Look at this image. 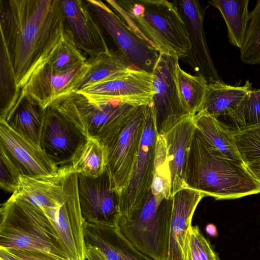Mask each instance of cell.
<instances>
[{
  "instance_id": "obj_1",
  "label": "cell",
  "mask_w": 260,
  "mask_h": 260,
  "mask_svg": "<svg viewBox=\"0 0 260 260\" xmlns=\"http://www.w3.org/2000/svg\"><path fill=\"white\" fill-rule=\"evenodd\" d=\"M1 42L22 89L46 62L65 27L61 0H1Z\"/></svg>"
},
{
  "instance_id": "obj_2",
  "label": "cell",
  "mask_w": 260,
  "mask_h": 260,
  "mask_svg": "<svg viewBox=\"0 0 260 260\" xmlns=\"http://www.w3.org/2000/svg\"><path fill=\"white\" fill-rule=\"evenodd\" d=\"M184 178L187 187L216 200L260 193V185L244 164L219 155L197 127L187 150Z\"/></svg>"
},
{
  "instance_id": "obj_3",
  "label": "cell",
  "mask_w": 260,
  "mask_h": 260,
  "mask_svg": "<svg viewBox=\"0 0 260 260\" xmlns=\"http://www.w3.org/2000/svg\"><path fill=\"white\" fill-rule=\"evenodd\" d=\"M111 8L159 54L182 59L190 45L184 22L167 0H107Z\"/></svg>"
},
{
  "instance_id": "obj_4",
  "label": "cell",
  "mask_w": 260,
  "mask_h": 260,
  "mask_svg": "<svg viewBox=\"0 0 260 260\" xmlns=\"http://www.w3.org/2000/svg\"><path fill=\"white\" fill-rule=\"evenodd\" d=\"M146 104V99L139 96L86 94L74 91L50 105L72 120L87 138L96 139L106 146L138 108Z\"/></svg>"
},
{
  "instance_id": "obj_5",
  "label": "cell",
  "mask_w": 260,
  "mask_h": 260,
  "mask_svg": "<svg viewBox=\"0 0 260 260\" xmlns=\"http://www.w3.org/2000/svg\"><path fill=\"white\" fill-rule=\"evenodd\" d=\"M0 249L45 253L70 260L54 224L39 206L13 193L0 209Z\"/></svg>"
},
{
  "instance_id": "obj_6",
  "label": "cell",
  "mask_w": 260,
  "mask_h": 260,
  "mask_svg": "<svg viewBox=\"0 0 260 260\" xmlns=\"http://www.w3.org/2000/svg\"><path fill=\"white\" fill-rule=\"evenodd\" d=\"M172 211V198L165 199L150 191L137 211L116 224L140 252L154 260H167Z\"/></svg>"
},
{
  "instance_id": "obj_7",
  "label": "cell",
  "mask_w": 260,
  "mask_h": 260,
  "mask_svg": "<svg viewBox=\"0 0 260 260\" xmlns=\"http://www.w3.org/2000/svg\"><path fill=\"white\" fill-rule=\"evenodd\" d=\"M90 10L112 39L116 51L133 70L152 74L159 53L139 36L104 2L86 0Z\"/></svg>"
},
{
  "instance_id": "obj_8",
  "label": "cell",
  "mask_w": 260,
  "mask_h": 260,
  "mask_svg": "<svg viewBox=\"0 0 260 260\" xmlns=\"http://www.w3.org/2000/svg\"><path fill=\"white\" fill-rule=\"evenodd\" d=\"M157 135L151 102L146 107L140 145L131 180L126 189L118 197L117 221L126 219L137 211L151 191Z\"/></svg>"
},
{
  "instance_id": "obj_9",
  "label": "cell",
  "mask_w": 260,
  "mask_h": 260,
  "mask_svg": "<svg viewBox=\"0 0 260 260\" xmlns=\"http://www.w3.org/2000/svg\"><path fill=\"white\" fill-rule=\"evenodd\" d=\"M147 105L140 106L131 120L105 146L111 189L118 197L126 189L138 153Z\"/></svg>"
},
{
  "instance_id": "obj_10",
  "label": "cell",
  "mask_w": 260,
  "mask_h": 260,
  "mask_svg": "<svg viewBox=\"0 0 260 260\" xmlns=\"http://www.w3.org/2000/svg\"><path fill=\"white\" fill-rule=\"evenodd\" d=\"M179 59L160 53L152 72V104L158 135L165 134L179 121L190 116L182 104L176 80Z\"/></svg>"
},
{
  "instance_id": "obj_11",
  "label": "cell",
  "mask_w": 260,
  "mask_h": 260,
  "mask_svg": "<svg viewBox=\"0 0 260 260\" xmlns=\"http://www.w3.org/2000/svg\"><path fill=\"white\" fill-rule=\"evenodd\" d=\"M67 197L60 205L44 211L60 236L70 260H86L85 220L78 191V174L72 169L66 177Z\"/></svg>"
},
{
  "instance_id": "obj_12",
  "label": "cell",
  "mask_w": 260,
  "mask_h": 260,
  "mask_svg": "<svg viewBox=\"0 0 260 260\" xmlns=\"http://www.w3.org/2000/svg\"><path fill=\"white\" fill-rule=\"evenodd\" d=\"M173 2L184 22L190 45L187 54L181 59L208 83L223 82L212 59L204 30V18L208 6L194 0Z\"/></svg>"
},
{
  "instance_id": "obj_13",
  "label": "cell",
  "mask_w": 260,
  "mask_h": 260,
  "mask_svg": "<svg viewBox=\"0 0 260 260\" xmlns=\"http://www.w3.org/2000/svg\"><path fill=\"white\" fill-rule=\"evenodd\" d=\"M87 138L54 107L46 108L40 148L58 167L72 162Z\"/></svg>"
},
{
  "instance_id": "obj_14",
  "label": "cell",
  "mask_w": 260,
  "mask_h": 260,
  "mask_svg": "<svg viewBox=\"0 0 260 260\" xmlns=\"http://www.w3.org/2000/svg\"><path fill=\"white\" fill-rule=\"evenodd\" d=\"M77 174L79 199L85 221L116 224L118 196L111 189L107 169L95 178Z\"/></svg>"
},
{
  "instance_id": "obj_15",
  "label": "cell",
  "mask_w": 260,
  "mask_h": 260,
  "mask_svg": "<svg viewBox=\"0 0 260 260\" xmlns=\"http://www.w3.org/2000/svg\"><path fill=\"white\" fill-rule=\"evenodd\" d=\"M87 62L69 72H58L45 62L31 75L21 92L45 109L56 99L76 91L89 69Z\"/></svg>"
},
{
  "instance_id": "obj_16",
  "label": "cell",
  "mask_w": 260,
  "mask_h": 260,
  "mask_svg": "<svg viewBox=\"0 0 260 260\" xmlns=\"http://www.w3.org/2000/svg\"><path fill=\"white\" fill-rule=\"evenodd\" d=\"M0 145L19 169L22 175L36 178L52 177L58 170L39 148L11 129L0 119Z\"/></svg>"
},
{
  "instance_id": "obj_17",
  "label": "cell",
  "mask_w": 260,
  "mask_h": 260,
  "mask_svg": "<svg viewBox=\"0 0 260 260\" xmlns=\"http://www.w3.org/2000/svg\"><path fill=\"white\" fill-rule=\"evenodd\" d=\"M65 23L74 36L76 44L92 58L108 52L102 31L85 1H62Z\"/></svg>"
},
{
  "instance_id": "obj_18",
  "label": "cell",
  "mask_w": 260,
  "mask_h": 260,
  "mask_svg": "<svg viewBox=\"0 0 260 260\" xmlns=\"http://www.w3.org/2000/svg\"><path fill=\"white\" fill-rule=\"evenodd\" d=\"M205 196L200 191L186 187L172 198L168 251L167 260H186L187 237L198 205Z\"/></svg>"
},
{
  "instance_id": "obj_19",
  "label": "cell",
  "mask_w": 260,
  "mask_h": 260,
  "mask_svg": "<svg viewBox=\"0 0 260 260\" xmlns=\"http://www.w3.org/2000/svg\"><path fill=\"white\" fill-rule=\"evenodd\" d=\"M84 237L86 245L98 248L107 260H154L137 250L116 224L85 222Z\"/></svg>"
},
{
  "instance_id": "obj_20",
  "label": "cell",
  "mask_w": 260,
  "mask_h": 260,
  "mask_svg": "<svg viewBox=\"0 0 260 260\" xmlns=\"http://www.w3.org/2000/svg\"><path fill=\"white\" fill-rule=\"evenodd\" d=\"M196 129L193 117L187 116L164 134L171 174V198L178 191L187 187L184 168L187 150Z\"/></svg>"
},
{
  "instance_id": "obj_21",
  "label": "cell",
  "mask_w": 260,
  "mask_h": 260,
  "mask_svg": "<svg viewBox=\"0 0 260 260\" xmlns=\"http://www.w3.org/2000/svg\"><path fill=\"white\" fill-rule=\"evenodd\" d=\"M45 113V108L21 90L16 104L4 120L16 133L40 148Z\"/></svg>"
},
{
  "instance_id": "obj_22",
  "label": "cell",
  "mask_w": 260,
  "mask_h": 260,
  "mask_svg": "<svg viewBox=\"0 0 260 260\" xmlns=\"http://www.w3.org/2000/svg\"><path fill=\"white\" fill-rule=\"evenodd\" d=\"M75 91L86 94L114 96L152 97L153 75L130 69L117 77Z\"/></svg>"
},
{
  "instance_id": "obj_23",
  "label": "cell",
  "mask_w": 260,
  "mask_h": 260,
  "mask_svg": "<svg viewBox=\"0 0 260 260\" xmlns=\"http://www.w3.org/2000/svg\"><path fill=\"white\" fill-rule=\"evenodd\" d=\"M251 89L248 81L242 86L230 85L223 82L208 83L199 112L217 119L229 116L239 108Z\"/></svg>"
},
{
  "instance_id": "obj_24",
  "label": "cell",
  "mask_w": 260,
  "mask_h": 260,
  "mask_svg": "<svg viewBox=\"0 0 260 260\" xmlns=\"http://www.w3.org/2000/svg\"><path fill=\"white\" fill-rule=\"evenodd\" d=\"M197 128L209 146L220 156L244 164L236 147L232 134L215 117L200 112L193 116Z\"/></svg>"
},
{
  "instance_id": "obj_25",
  "label": "cell",
  "mask_w": 260,
  "mask_h": 260,
  "mask_svg": "<svg viewBox=\"0 0 260 260\" xmlns=\"http://www.w3.org/2000/svg\"><path fill=\"white\" fill-rule=\"evenodd\" d=\"M208 3L217 9L222 16L230 43L240 49L250 18L249 0H212Z\"/></svg>"
},
{
  "instance_id": "obj_26",
  "label": "cell",
  "mask_w": 260,
  "mask_h": 260,
  "mask_svg": "<svg viewBox=\"0 0 260 260\" xmlns=\"http://www.w3.org/2000/svg\"><path fill=\"white\" fill-rule=\"evenodd\" d=\"M87 61L89 69L76 91L112 79L131 69L120 55L112 49L107 53L89 58Z\"/></svg>"
},
{
  "instance_id": "obj_27",
  "label": "cell",
  "mask_w": 260,
  "mask_h": 260,
  "mask_svg": "<svg viewBox=\"0 0 260 260\" xmlns=\"http://www.w3.org/2000/svg\"><path fill=\"white\" fill-rule=\"evenodd\" d=\"M77 174L98 177L106 170L107 153L105 146L97 139L88 138L71 163Z\"/></svg>"
},
{
  "instance_id": "obj_28",
  "label": "cell",
  "mask_w": 260,
  "mask_h": 260,
  "mask_svg": "<svg viewBox=\"0 0 260 260\" xmlns=\"http://www.w3.org/2000/svg\"><path fill=\"white\" fill-rule=\"evenodd\" d=\"M176 80L182 104L188 114L193 117L200 110L208 82L201 76L186 73L179 63L176 69Z\"/></svg>"
},
{
  "instance_id": "obj_29",
  "label": "cell",
  "mask_w": 260,
  "mask_h": 260,
  "mask_svg": "<svg viewBox=\"0 0 260 260\" xmlns=\"http://www.w3.org/2000/svg\"><path fill=\"white\" fill-rule=\"evenodd\" d=\"M87 60L65 23L62 38L46 62L55 70L64 72L76 69Z\"/></svg>"
},
{
  "instance_id": "obj_30",
  "label": "cell",
  "mask_w": 260,
  "mask_h": 260,
  "mask_svg": "<svg viewBox=\"0 0 260 260\" xmlns=\"http://www.w3.org/2000/svg\"><path fill=\"white\" fill-rule=\"evenodd\" d=\"M21 89L19 87L6 48H0V119H5L16 104Z\"/></svg>"
},
{
  "instance_id": "obj_31",
  "label": "cell",
  "mask_w": 260,
  "mask_h": 260,
  "mask_svg": "<svg viewBox=\"0 0 260 260\" xmlns=\"http://www.w3.org/2000/svg\"><path fill=\"white\" fill-rule=\"evenodd\" d=\"M217 120L232 134L242 128L260 124V89H252L236 111Z\"/></svg>"
},
{
  "instance_id": "obj_32",
  "label": "cell",
  "mask_w": 260,
  "mask_h": 260,
  "mask_svg": "<svg viewBox=\"0 0 260 260\" xmlns=\"http://www.w3.org/2000/svg\"><path fill=\"white\" fill-rule=\"evenodd\" d=\"M171 174L167 146L164 134L157 135L153 164V180L151 192L165 199L170 198Z\"/></svg>"
},
{
  "instance_id": "obj_33",
  "label": "cell",
  "mask_w": 260,
  "mask_h": 260,
  "mask_svg": "<svg viewBox=\"0 0 260 260\" xmlns=\"http://www.w3.org/2000/svg\"><path fill=\"white\" fill-rule=\"evenodd\" d=\"M250 21L240 50L242 62L249 65L260 64V0L250 13Z\"/></svg>"
},
{
  "instance_id": "obj_34",
  "label": "cell",
  "mask_w": 260,
  "mask_h": 260,
  "mask_svg": "<svg viewBox=\"0 0 260 260\" xmlns=\"http://www.w3.org/2000/svg\"><path fill=\"white\" fill-rule=\"evenodd\" d=\"M232 136L244 164L260 158V124L242 128Z\"/></svg>"
},
{
  "instance_id": "obj_35",
  "label": "cell",
  "mask_w": 260,
  "mask_h": 260,
  "mask_svg": "<svg viewBox=\"0 0 260 260\" xmlns=\"http://www.w3.org/2000/svg\"><path fill=\"white\" fill-rule=\"evenodd\" d=\"M21 173L4 148L0 145V186L14 193L18 188Z\"/></svg>"
},
{
  "instance_id": "obj_36",
  "label": "cell",
  "mask_w": 260,
  "mask_h": 260,
  "mask_svg": "<svg viewBox=\"0 0 260 260\" xmlns=\"http://www.w3.org/2000/svg\"><path fill=\"white\" fill-rule=\"evenodd\" d=\"M189 232L197 247L202 260H219L210 243L203 236L198 225H191Z\"/></svg>"
},
{
  "instance_id": "obj_37",
  "label": "cell",
  "mask_w": 260,
  "mask_h": 260,
  "mask_svg": "<svg viewBox=\"0 0 260 260\" xmlns=\"http://www.w3.org/2000/svg\"><path fill=\"white\" fill-rule=\"evenodd\" d=\"M5 250L20 260H58L45 253L39 251L17 249Z\"/></svg>"
},
{
  "instance_id": "obj_38",
  "label": "cell",
  "mask_w": 260,
  "mask_h": 260,
  "mask_svg": "<svg viewBox=\"0 0 260 260\" xmlns=\"http://www.w3.org/2000/svg\"><path fill=\"white\" fill-rule=\"evenodd\" d=\"M245 168L260 185V158L244 164Z\"/></svg>"
},
{
  "instance_id": "obj_39",
  "label": "cell",
  "mask_w": 260,
  "mask_h": 260,
  "mask_svg": "<svg viewBox=\"0 0 260 260\" xmlns=\"http://www.w3.org/2000/svg\"><path fill=\"white\" fill-rule=\"evenodd\" d=\"M87 260H107L102 252L97 247L86 245Z\"/></svg>"
},
{
  "instance_id": "obj_40",
  "label": "cell",
  "mask_w": 260,
  "mask_h": 260,
  "mask_svg": "<svg viewBox=\"0 0 260 260\" xmlns=\"http://www.w3.org/2000/svg\"><path fill=\"white\" fill-rule=\"evenodd\" d=\"M0 258L3 260H20L3 249H0Z\"/></svg>"
},
{
  "instance_id": "obj_41",
  "label": "cell",
  "mask_w": 260,
  "mask_h": 260,
  "mask_svg": "<svg viewBox=\"0 0 260 260\" xmlns=\"http://www.w3.org/2000/svg\"><path fill=\"white\" fill-rule=\"evenodd\" d=\"M206 230L207 233L211 236H216L217 235V228L213 224H208Z\"/></svg>"
},
{
  "instance_id": "obj_42",
  "label": "cell",
  "mask_w": 260,
  "mask_h": 260,
  "mask_svg": "<svg viewBox=\"0 0 260 260\" xmlns=\"http://www.w3.org/2000/svg\"><path fill=\"white\" fill-rule=\"evenodd\" d=\"M0 260H3L2 259L0 258Z\"/></svg>"
}]
</instances>
